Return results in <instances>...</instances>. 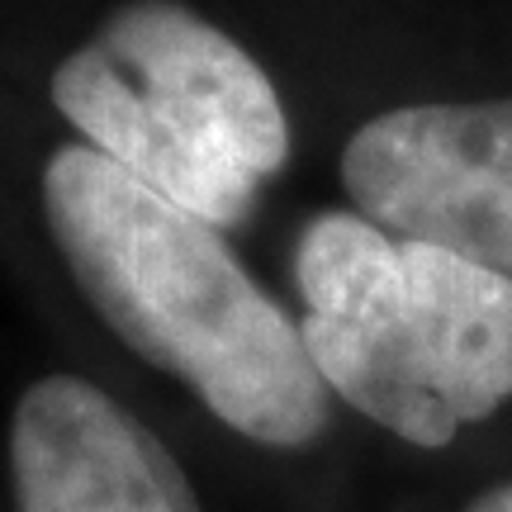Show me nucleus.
I'll return each mask as SVG.
<instances>
[{
  "label": "nucleus",
  "mask_w": 512,
  "mask_h": 512,
  "mask_svg": "<svg viewBox=\"0 0 512 512\" xmlns=\"http://www.w3.org/2000/svg\"><path fill=\"white\" fill-rule=\"evenodd\" d=\"M19 512H200L157 432L76 375H43L10 422Z\"/></svg>",
  "instance_id": "obj_5"
},
{
  "label": "nucleus",
  "mask_w": 512,
  "mask_h": 512,
  "mask_svg": "<svg viewBox=\"0 0 512 512\" xmlns=\"http://www.w3.org/2000/svg\"><path fill=\"white\" fill-rule=\"evenodd\" d=\"M304 347L328 394L413 446L512 403V280L479 261L328 209L299 233Z\"/></svg>",
  "instance_id": "obj_2"
},
{
  "label": "nucleus",
  "mask_w": 512,
  "mask_h": 512,
  "mask_svg": "<svg viewBox=\"0 0 512 512\" xmlns=\"http://www.w3.org/2000/svg\"><path fill=\"white\" fill-rule=\"evenodd\" d=\"M81 143L209 228H233L290 157L271 76L219 24L176 0L114 10L53 72Z\"/></svg>",
  "instance_id": "obj_3"
},
{
  "label": "nucleus",
  "mask_w": 512,
  "mask_h": 512,
  "mask_svg": "<svg viewBox=\"0 0 512 512\" xmlns=\"http://www.w3.org/2000/svg\"><path fill=\"white\" fill-rule=\"evenodd\" d=\"M465 512H512V479H503V484H494V489H484Z\"/></svg>",
  "instance_id": "obj_6"
},
{
  "label": "nucleus",
  "mask_w": 512,
  "mask_h": 512,
  "mask_svg": "<svg viewBox=\"0 0 512 512\" xmlns=\"http://www.w3.org/2000/svg\"><path fill=\"white\" fill-rule=\"evenodd\" d=\"M43 214L95 313L143 361L190 384L219 422L275 451L328 432L332 394L304 332L242 271L219 228L86 143L48 157Z\"/></svg>",
  "instance_id": "obj_1"
},
{
  "label": "nucleus",
  "mask_w": 512,
  "mask_h": 512,
  "mask_svg": "<svg viewBox=\"0 0 512 512\" xmlns=\"http://www.w3.org/2000/svg\"><path fill=\"white\" fill-rule=\"evenodd\" d=\"M356 214L512 280V100H427L361 124L342 147Z\"/></svg>",
  "instance_id": "obj_4"
}]
</instances>
